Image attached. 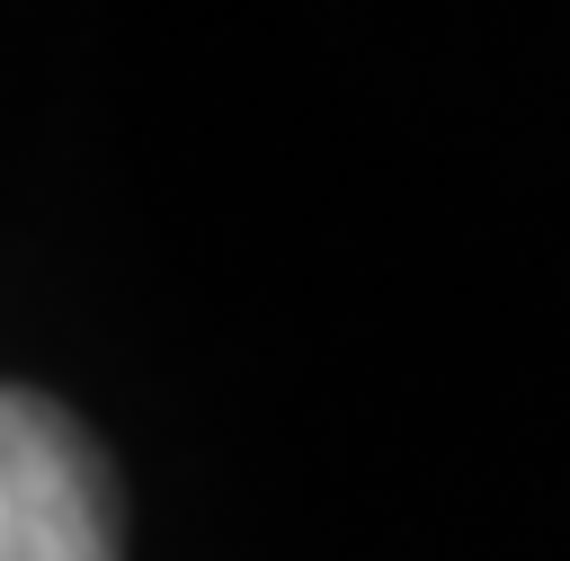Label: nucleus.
<instances>
[{
	"label": "nucleus",
	"instance_id": "obj_1",
	"mask_svg": "<svg viewBox=\"0 0 570 561\" xmlns=\"http://www.w3.org/2000/svg\"><path fill=\"white\" fill-rule=\"evenodd\" d=\"M0 561H116V481L71 410L0 383Z\"/></svg>",
	"mask_w": 570,
	"mask_h": 561
}]
</instances>
